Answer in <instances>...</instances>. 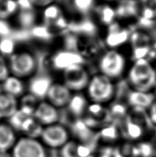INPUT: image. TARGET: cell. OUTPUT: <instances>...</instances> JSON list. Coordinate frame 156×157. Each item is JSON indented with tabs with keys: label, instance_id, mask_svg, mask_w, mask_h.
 <instances>
[{
	"label": "cell",
	"instance_id": "cell-3",
	"mask_svg": "<svg viewBox=\"0 0 156 157\" xmlns=\"http://www.w3.org/2000/svg\"><path fill=\"white\" fill-rule=\"evenodd\" d=\"M85 90L87 98L91 103L104 105L115 98L116 81L98 72L91 77Z\"/></svg>",
	"mask_w": 156,
	"mask_h": 157
},
{
	"label": "cell",
	"instance_id": "cell-8",
	"mask_svg": "<svg viewBox=\"0 0 156 157\" xmlns=\"http://www.w3.org/2000/svg\"><path fill=\"white\" fill-rule=\"evenodd\" d=\"M63 83L71 91L85 90L91 76L83 64L72 66L63 71Z\"/></svg>",
	"mask_w": 156,
	"mask_h": 157
},
{
	"label": "cell",
	"instance_id": "cell-30",
	"mask_svg": "<svg viewBox=\"0 0 156 157\" xmlns=\"http://www.w3.org/2000/svg\"><path fill=\"white\" fill-rule=\"evenodd\" d=\"M32 35L37 38L42 39H48L51 37L52 33L50 30V28L46 25L41 26H36L32 29Z\"/></svg>",
	"mask_w": 156,
	"mask_h": 157
},
{
	"label": "cell",
	"instance_id": "cell-17",
	"mask_svg": "<svg viewBox=\"0 0 156 157\" xmlns=\"http://www.w3.org/2000/svg\"><path fill=\"white\" fill-rule=\"evenodd\" d=\"M93 11L98 24L106 28L118 20L115 6L108 2L96 5Z\"/></svg>",
	"mask_w": 156,
	"mask_h": 157
},
{
	"label": "cell",
	"instance_id": "cell-24",
	"mask_svg": "<svg viewBox=\"0 0 156 157\" xmlns=\"http://www.w3.org/2000/svg\"><path fill=\"white\" fill-rule=\"evenodd\" d=\"M59 157H83L81 144L71 139L59 149Z\"/></svg>",
	"mask_w": 156,
	"mask_h": 157
},
{
	"label": "cell",
	"instance_id": "cell-22",
	"mask_svg": "<svg viewBox=\"0 0 156 157\" xmlns=\"http://www.w3.org/2000/svg\"><path fill=\"white\" fill-rule=\"evenodd\" d=\"M2 88L4 92L18 98L22 96L25 91V85L21 78L10 75L3 81Z\"/></svg>",
	"mask_w": 156,
	"mask_h": 157
},
{
	"label": "cell",
	"instance_id": "cell-34",
	"mask_svg": "<svg viewBox=\"0 0 156 157\" xmlns=\"http://www.w3.org/2000/svg\"><path fill=\"white\" fill-rule=\"evenodd\" d=\"M35 7L45 8L48 6L53 4L54 0H30Z\"/></svg>",
	"mask_w": 156,
	"mask_h": 157
},
{
	"label": "cell",
	"instance_id": "cell-25",
	"mask_svg": "<svg viewBox=\"0 0 156 157\" xmlns=\"http://www.w3.org/2000/svg\"><path fill=\"white\" fill-rule=\"evenodd\" d=\"M18 10L17 0H0V19L6 20L17 13Z\"/></svg>",
	"mask_w": 156,
	"mask_h": 157
},
{
	"label": "cell",
	"instance_id": "cell-23",
	"mask_svg": "<svg viewBox=\"0 0 156 157\" xmlns=\"http://www.w3.org/2000/svg\"><path fill=\"white\" fill-rule=\"evenodd\" d=\"M138 2L139 6L138 19L155 22L156 21V0H138Z\"/></svg>",
	"mask_w": 156,
	"mask_h": 157
},
{
	"label": "cell",
	"instance_id": "cell-37",
	"mask_svg": "<svg viewBox=\"0 0 156 157\" xmlns=\"http://www.w3.org/2000/svg\"><path fill=\"white\" fill-rule=\"evenodd\" d=\"M153 92H154V94H155V97H156V86H155L154 90H153Z\"/></svg>",
	"mask_w": 156,
	"mask_h": 157
},
{
	"label": "cell",
	"instance_id": "cell-20",
	"mask_svg": "<svg viewBox=\"0 0 156 157\" xmlns=\"http://www.w3.org/2000/svg\"><path fill=\"white\" fill-rule=\"evenodd\" d=\"M124 133L129 138L133 140L140 139L144 134V128L143 121L140 118L135 117H129L127 115L124 123Z\"/></svg>",
	"mask_w": 156,
	"mask_h": 157
},
{
	"label": "cell",
	"instance_id": "cell-4",
	"mask_svg": "<svg viewBox=\"0 0 156 157\" xmlns=\"http://www.w3.org/2000/svg\"><path fill=\"white\" fill-rule=\"evenodd\" d=\"M8 66L10 75L22 79L34 74L37 69V61L34 55L30 52H15L10 57Z\"/></svg>",
	"mask_w": 156,
	"mask_h": 157
},
{
	"label": "cell",
	"instance_id": "cell-6",
	"mask_svg": "<svg viewBox=\"0 0 156 157\" xmlns=\"http://www.w3.org/2000/svg\"><path fill=\"white\" fill-rule=\"evenodd\" d=\"M13 157H49L48 148L39 139L21 136L11 150Z\"/></svg>",
	"mask_w": 156,
	"mask_h": 157
},
{
	"label": "cell",
	"instance_id": "cell-33",
	"mask_svg": "<svg viewBox=\"0 0 156 157\" xmlns=\"http://www.w3.org/2000/svg\"><path fill=\"white\" fill-rule=\"evenodd\" d=\"M147 115H148L149 121L151 122L153 125L156 126V99L154 103L151 105L148 110L147 111Z\"/></svg>",
	"mask_w": 156,
	"mask_h": 157
},
{
	"label": "cell",
	"instance_id": "cell-27",
	"mask_svg": "<svg viewBox=\"0 0 156 157\" xmlns=\"http://www.w3.org/2000/svg\"><path fill=\"white\" fill-rule=\"evenodd\" d=\"M18 15V21L21 26L25 29L32 27L36 19L35 12L32 9L19 10Z\"/></svg>",
	"mask_w": 156,
	"mask_h": 157
},
{
	"label": "cell",
	"instance_id": "cell-7",
	"mask_svg": "<svg viewBox=\"0 0 156 157\" xmlns=\"http://www.w3.org/2000/svg\"><path fill=\"white\" fill-rule=\"evenodd\" d=\"M128 43L130 44L132 61L139 59L148 57L154 44L151 36L145 30L142 29L131 33Z\"/></svg>",
	"mask_w": 156,
	"mask_h": 157
},
{
	"label": "cell",
	"instance_id": "cell-18",
	"mask_svg": "<svg viewBox=\"0 0 156 157\" xmlns=\"http://www.w3.org/2000/svg\"><path fill=\"white\" fill-rule=\"evenodd\" d=\"M18 137L9 123L0 122V152H11Z\"/></svg>",
	"mask_w": 156,
	"mask_h": 157
},
{
	"label": "cell",
	"instance_id": "cell-11",
	"mask_svg": "<svg viewBox=\"0 0 156 157\" xmlns=\"http://www.w3.org/2000/svg\"><path fill=\"white\" fill-rule=\"evenodd\" d=\"M34 117L43 127L58 123L59 113L58 108L48 101H41L36 108Z\"/></svg>",
	"mask_w": 156,
	"mask_h": 157
},
{
	"label": "cell",
	"instance_id": "cell-16",
	"mask_svg": "<svg viewBox=\"0 0 156 157\" xmlns=\"http://www.w3.org/2000/svg\"><path fill=\"white\" fill-rule=\"evenodd\" d=\"M43 19L44 24L48 27L53 26L58 29H63L67 26L62 10L58 6L54 4L44 8Z\"/></svg>",
	"mask_w": 156,
	"mask_h": 157
},
{
	"label": "cell",
	"instance_id": "cell-5",
	"mask_svg": "<svg viewBox=\"0 0 156 157\" xmlns=\"http://www.w3.org/2000/svg\"><path fill=\"white\" fill-rule=\"evenodd\" d=\"M71 133L59 123L43 127L40 140L47 148L59 150L71 140Z\"/></svg>",
	"mask_w": 156,
	"mask_h": 157
},
{
	"label": "cell",
	"instance_id": "cell-13",
	"mask_svg": "<svg viewBox=\"0 0 156 157\" xmlns=\"http://www.w3.org/2000/svg\"><path fill=\"white\" fill-rule=\"evenodd\" d=\"M156 97L153 92H144L130 89L127 95V105L132 109L147 111Z\"/></svg>",
	"mask_w": 156,
	"mask_h": 157
},
{
	"label": "cell",
	"instance_id": "cell-36",
	"mask_svg": "<svg viewBox=\"0 0 156 157\" xmlns=\"http://www.w3.org/2000/svg\"><path fill=\"white\" fill-rule=\"evenodd\" d=\"M94 157H111V156H107V155H99L98 156H94Z\"/></svg>",
	"mask_w": 156,
	"mask_h": 157
},
{
	"label": "cell",
	"instance_id": "cell-31",
	"mask_svg": "<svg viewBox=\"0 0 156 157\" xmlns=\"http://www.w3.org/2000/svg\"><path fill=\"white\" fill-rule=\"evenodd\" d=\"M10 75V71L8 63L4 56L0 55V83H2Z\"/></svg>",
	"mask_w": 156,
	"mask_h": 157
},
{
	"label": "cell",
	"instance_id": "cell-39",
	"mask_svg": "<svg viewBox=\"0 0 156 157\" xmlns=\"http://www.w3.org/2000/svg\"><path fill=\"white\" fill-rule=\"evenodd\" d=\"M0 120H1V119H0Z\"/></svg>",
	"mask_w": 156,
	"mask_h": 157
},
{
	"label": "cell",
	"instance_id": "cell-15",
	"mask_svg": "<svg viewBox=\"0 0 156 157\" xmlns=\"http://www.w3.org/2000/svg\"><path fill=\"white\" fill-rule=\"evenodd\" d=\"M115 8L118 21L138 18L139 6L138 0H118L115 4Z\"/></svg>",
	"mask_w": 156,
	"mask_h": 157
},
{
	"label": "cell",
	"instance_id": "cell-21",
	"mask_svg": "<svg viewBox=\"0 0 156 157\" xmlns=\"http://www.w3.org/2000/svg\"><path fill=\"white\" fill-rule=\"evenodd\" d=\"M88 106V99L87 97L77 93L72 94L67 107L72 116L76 117V119H80L87 113Z\"/></svg>",
	"mask_w": 156,
	"mask_h": 157
},
{
	"label": "cell",
	"instance_id": "cell-9",
	"mask_svg": "<svg viewBox=\"0 0 156 157\" xmlns=\"http://www.w3.org/2000/svg\"><path fill=\"white\" fill-rule=\"evenodd\" d=\"M131 32L129 28L121 21L117 20L107 27V31L104 38L106 46L110 49H118L129 42Z\"/></svg>",
	"mask_w": 156,
	"mask_h": 157
},
{
	"label": "cell",
	"instance_id": "cell-2",
	"mask_svg": "<svg viewBox=\"0 0 156 157\" xmlns=\"http://www.w3.org/2000/svg\"><path fill=\"white\" fill-rule=\"evenodd\" d=\"M128 57L118 49H110L101 55L98 61L99 73L116 81L125 77L129 66Z\"/></svg>",
	"mask_w": 156,
	"mask_h": 157
},
{
	"label": "cell",
	"instance_id": "cell-14",
	"mask_svg": "<svg viewBox=\"0 0 156 157\" xmlns=\"http://www.w3.org/2000/svg\"><path fill=\"white\" fill-rule=\"evenodd\" d=\"M52 83L51 78L45 75L33 77L28 85L29 93L40 101H43L46 99Z\"/></svg>",
	"mask_w": 156,
	"mask_h": 157
},
{
	"label": "cell",
	"instance_id": "cell-12",
	"mask_svg": "<svg viewBox=\"0 0 156 157\" xmlns=\"http://www.w3.org/2000/svg\"><path fill=\"white\" fill-rule=\"evenodd\" d=\"M72 96V91L63 83H53L46 99L56 108H60L68 105Z\"/></svg>",
	"mask_w": 156,
	"mask_h": 157
},
{
	"label": "cell",
	"instance_id": "cell-32",
	"mask_svg": "<svg viewBox=\"0 0 156 157\" xmlns=\"http://www.w3.org/2000/svg\"><path fill=\"white\" fill-rule=\"evenodd\" d=\"M12 33L11 27L5 19H0V38L10 36Z\"/></svg>",
	"mask_w": 156,
	"mask_h": 157
},
{
	"label": "cell",
	"instance_id": "cell-38",
	"mask_svg": "<svg viewBox=\"0 0 156 157\" xmlns=\"http://www.w3.org/2000/svg\"><path fill=\"white\" fill-rule=\"evenodd\" d=\"M152 157H156V156H152Z\"/></svg>",
	"mask_w": 156,
	"mask_h": 157
},
{
	"label": "cell",
	"instance_id": "cell-26",
	"mask_svg": "<svg viewBox=\"0 0 156 157\" xmlns=\"http://www.w3.org/2000/svg\"><path fill=\"white\" fill-rule=\"evenodd\" d=\"M96 0H72V4L78 13L83 15L92 12L96 6Z\"/></svg>",
	"mask_w": 156,
	"mask_h": 157
},
{
	"label": "cell",
	"instance_id": "cell-28",
	"mask_svg": "<svg viewBox=\"0 0 156 157\" xmlns=\"http://www.w3.org/2000/svg\"><path fill=\"white\" fill-rule=\"evenodd\" d=\"M16 44L15 39L10 36L0 38V55L2 56H12L15 52Z\"/></svg>",
	"mask_w": 156,
	"mask_h": 157
},
{
	"label": "cell",
	"instance_id": "cell-29",
	"mask_svg": "<svg viewBox=\"0 0 156 157\" xmlns=\"http://www.w3.org/2000/svg\"><path fill=\"white\" fill-rule=\"evenodd\" d=\"M74 29L86 35H94L97 31L96 24L90 20L83 21L77 24V27L74 26Z\"/></svg>",
	"mask_w": 156,
	"mask_h": 157
},
{
	"label": "cell",
	"instance_id": "cell-1",
	"mask_svg": "<svg viewBox=\"0 0 156 157\" xmlns=\"http://www.w3.org/2000/svg\"><path fill=\"white\" fill-rule=\"evenodd\" d=\"M130 89L153 92L156 86V68L148 59L132 61L125 75Z\"/></svg>",
	"mask_w": 156,
	"mask_h": 157
},
{
	"label": "cell",
	"instance_id": "cell-35",
	"mask_svg": "<svg viewBox=\"0 0 156 157\" xmlns=\"http://www.w3.org/2000/svg\"><path fill=\"white\" fill-rule=\"evenodd\" d=\"M0 157H13L11 152H0Z\"/></svg>",
	"mask_w": 156,
	"mask_h": 157
},
{
	"label": "cell",
	"instance_id": "cell-19",
	"mask_svg": "<svg viewBox=\"0 0 156 157\" xmlns=\"http://www.w3.org/2000/svg\"><path fill=\"white\" fill-rule=\"evenodd\" d=\"M17 98L3 92L0 94V119H8L19 110Z\"/></svg>",
	"mask_w": 156,
	"mask_h": 157
},
{
	"label": "cell",
	"instance_id": "cell-10",
	"mask_svg": "<svg viewBox=\"0 0 156 157\" xmlns=\"http://www.w3.org/2000/svg\"><path fill=\"white\" fill-rule=\"evenodd\" d=\"M81 64H83V56L71 50H59L52 57V65L57 71L63 72L72 66Z\"/></svg>",
	"mask_w": 156,
	"mask_h": 157
}]
</instances>
